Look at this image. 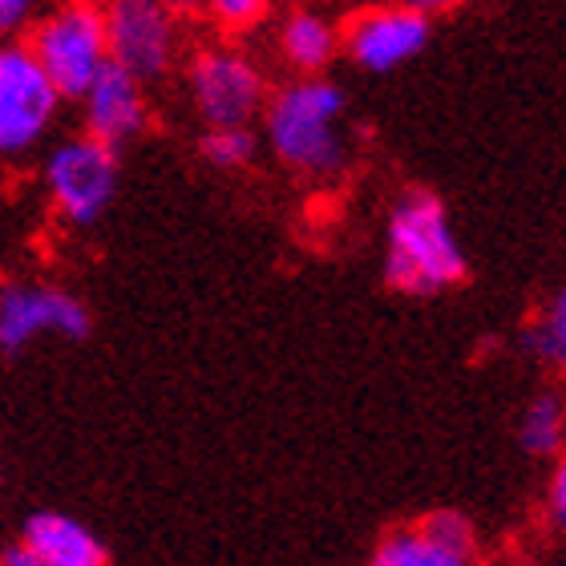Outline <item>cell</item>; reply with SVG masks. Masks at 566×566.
Here are the masks:
<instances>
[{
    "mask_svg": "<svg viewBox=\"0 0 566 566\" xmlns=\"http://www.w3.org/2000/svg\"><path fill=\"white\" fill-rule=\"evenodd\" d=\"M178 17H207V0H166Z\"/></svg>",
    "mask_w": 566,
    "mask_h": 566,
    "instance_id": "44dd1931",
    "label": "cell"
},
{
    "mask_svg": "<svg viewBox=\"0 0 566 566\" xmlns=\"http://www.w3.org/2000/svg\"><path fill=\"white\" fill-rule=\"evenodd\" d=\"M45 336L85 340L90 336L85 304L49 283H9L0 292V348L12 356Z\"/></svg>",
    "mask_w": 566,
    "mask_h": 566,
    "instance_id": "9c48e42d",
    "label": "cell"
},
{
    "mask_svg": "<svg viewBox=\"0 0 566 566\" xmlns=\"http://www.w3.org/2000/svg\"><path fill=\"white\" fill-rule=\"evenodd\" d=\"M24 45L33 49L49 77L61 85V94L77 102L109 65L106 0H57L29 29Z\"/></svg>",
    "mask_w": 566,
    "mask_h": 566,
    "instance_id": "3957f363",
    "label": "cell"
},
{
    "mask_svg": "<svg viewBox=\"0 0 566 566\" xmlns=\"http://www.w3.org/2000/svg\"><path fill=\"white\" fill-rule=\"evenodd\" d=\"M344 109L348 97L340 85L319 73H300L268 97L263 138L287 170L304 178H332L348 163Z\"/></svg>",
    "mask_w": 566,
    "mask_h": 566,
    "instance_id": "6da1fadb",
    "label": "cell"
},
{
    "mask_svg": "<svg viewBox=\"0 0 566 566\" xmlns=\"http://www.w3.org/2000/svg\"><path fill=\"white\" fill-rule=\"evenodd\" d=\"M166 0H106L109 24V61L138 73L142 82L154 85L175 70L182 29Z\"/></svg>",
    "mask_w": 566,
    "mask_h": 566,
    "instance_id": "52a82bcc",
    "label": "cell"
},
{
    "mask_svg": "<svg viewBox=\"0 0 566 566\" xmlns=\"http://www.w3.org/2000/svg\"><path fill=\"white\" fill-rule=\"evenodd\" d=\"M82 106V126L85 134L109 142V146H126L146 130L150 118V102H146V82L138 73H130L126 65L109 61L106 70L97 73L94 85L77 97Z\"/></svg>",
    "mask_w": 566,
    "mask_h": 566,
    "instance_id": "8fae6325",
    "label": "cell"
},
{
    "mask_svg": "<svg viewBox=\"0 0 566 566\" xmlns=\"http://www.w3.org/2000/svg\"><path fill=\"white\" fill-rule=\"evenodd\" d=\"M187 94L202 126H251L268 106L260 65L231 45L199 49L190 57Z\"/></svg>",
    "mask_w": 566,
    "mask_h": 566,
    "instance_id": "8992f818",
    "label": "cell"
},
{
    "mask_svg": "<svg viewBox=\"0 0 566 566\" xmlns=\"http://www.w3.org/2000/svg\"><path fill=\"white\" fill-rule=\"evenodd\" d=\"M21 543L36 555L41 566H102L106 563V546L97 543V534L85 522L57 514V510H41L29 514L21 526Z\"/></svg>",
    "mask_w": 566,
    "mask_h": 566,
    "instance_id": "7c38bea8",
    "label": "cell"
},
{
    "mask_svg": "<svg viewBox=\"0 0 566 566\" xmlns=\"http://www.w3.org/2000/svg\"><path fill=\"white\" fill-rule=\"evenodd\" d=\"M272 9V0H207V21L219 24L223 33H243L260 24Z\"/></svg>",
    "mask_w": 566,
    "mask_h": 566,
    "instance_id": "e0dca14e",
    "label": "cell"
},
{
    "mask_svg": "<svg viewBox=\"0 0 566 566\" xmlns=\"http://www.w3.org/2000/svg\"><path fill=\"white\" fill-rule=\"evenodd\" d=\"M202 158L219 170H243L255 158V134H251V126H207Z\"/></svg>",
    "mask_w": 566,
    "mask_h": 566,
    "instance_id": "2e32d148",
    "label": "cell"
},
{
    "mask_svg": "<svg viewBox=\"0 0 566 566\" xmlns=\"http://www.w3.org/2000/svg\"><path fill=\"white\" fill-rule=\"evenodd\" d=\"M526 340H531V353L566 380V287L538 312Z\"/></svg>",
    "mask_w": 566,
    "mask_h": 566,
    "instance_id": "9a60e30c",
    "label": "cell"
},
{
    "mask_svg": "<svg viewBox=\"0 0 566 566\" xmlns=\"http://www.w3.org/2000/svg\"><path fill=\"white\" fill-rule=\"evenodd\" d=\"M546 518H551L555 531L566 534V449L558 453L551 482H546Z\"/></svg>",
    "mask_w": 566,
    "mask_h": 566,
    "instance_id": "d6986e66",
    "label": "cell"
},
{
    "mask_svg": "<svg viewBox=\"0 0 566 566\" xmlns=\"http://www.w3.org/2000/svg\"><path fill=\"white\" fill-rule=\"evenodd\" d=\"M385 280L409 295L449 292L465 280V251L437 195L413 190L397 199L385 227Z\"/></svg>",
    "mask_w": 566,
    "mask_h": 566,
    "instance_id": "7a4b0ae2",
    "label": "cell"
},
{
    "mask_svg": "<svg viewBox=\"0 0 566 566\" xmlns=\"http://www.w3.org/2000/svg\"><path fill=\"white\" fill-rule=\"evenodd\" d=\"M473 555L478 538L470 522L453 510H433L385 534L373 551V566H470Z\"/></svg>",
    "mask_w": 566,
    "mask_h": 566,
    "instance_id": "30bf717a",
    "label": "cell"
},
{
    "mask_svg": "<svg viewBox=\"0 0 566 566\" xmlns=\"http://www.w3.org/2000/svg\"><path fill=\"white\" fill-rule=\"evenodd\" d=\"M45 199L61 223L94 227L118 195V146L82 134L45 150L41 163Z\"/></svg>",
    "mask_w": 566,
    "mask_h": 566,
    "instance_id": "277c9868",
    "label": "cell"
},
{
    "mask_svg": "<svg viewBox=\"0 0 566 566\" xmlns=\"http://www.w3.org/2000/svg\"><path fill=\"white\" fill-rule=\"evenodd\" d=\"M57 0H0V29L4 33H29Z\"/></svg>",
    "mask_w": 566,
    "mask_h": 566,
    "instance_id": "ac0fdd59",
    "label": "cell"
},
{
    "mask_svg": "<svg viewBox=\"0 0 566 566\" xmlns=\"http://www.w3.org/2000/svg\"><path fill=\"white\" fill-rule=\"evenodd\" d=\"M340 41L356 70L389 73L405 61H413L429 45V12L413 0L368 4L344 24Z\"/></svg>",
    "mask_w": 566,
    "mask_h": 566,
    "instance_id": "ba28073f",
    "label": "cell"
},
{
    "mask_svg": "<svg viewBox=\"0 0 566 566\" xmlns=\"http://www.w3.org/2000/svg\"><path fill=\"white\" fill-rule=\"evenodd\" d=\"M518 441L534 458H558L566 449V397L538 392L518 417Z\"/></svg>",
    "mask_w": 566,
    "mask_h": 566,
    "instance_id": "5bb4252c",
    "label": "cell"
},
{
    "mask_svg": "<svg viewBox=\"0 0 566 566\" xmlns=\"http://www.w3.org/2000/svg\"><path fill=\"white\" fill-rule=\"evenodd\" d=\"M336 49H344V41L319 12L295 9L280 24V57L295 73H324L336 57Z\"/></svg>",
    "mask_w": 566,
    "mask_h": 566,
    "instance_id": "4fadbf2b",
    "label": "cell"
},
{
    "mask_svg": "<svg viewBox=\"0 0 566 566\" xmlns=\"http://www.w3.org/2000/svg\"><path fill=\"white\" fill-rule=\"evenodd\" d=\"M61 85L36 61L29 45H9L0 53V154L21 163L45 146L61 114Z\"/></svg>",
    "mask_w": 566,
    "mask_h": 566,
    "instance_id": "5b68a950",
    "label": "cell"
},
{
    "mask_svg": "<svg viewBox=\"0 0 566 566\" xmlns=\"http://www.w3.org/2000/svg\"><path fill=\"white\" fill-rule=\"evenodd\" d=\"M413 4H421L429 17H437V12H458L465 9V4H473V0H413Z\"/></svg>",
    "mask_w": 566,
    "mask_h": 566,
    "instance_id": "ffe728a7",
    "label": "cell"
}]
</instances>
